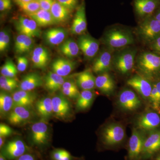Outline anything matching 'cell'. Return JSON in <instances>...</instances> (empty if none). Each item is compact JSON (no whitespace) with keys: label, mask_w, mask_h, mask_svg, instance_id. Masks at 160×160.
I'll list each match as a JSON object with an SVG mask.
<instances>
[{"label":"cell","mask_w":160,"mask_h":160,"mask_svg":"<svg viewBox=\"0 0 160 160\" xmlns=\"http://www.w3.org/2000/svg\"><path fill=\"white\" fill-rule=\"evenodd\" d=\"M76 63L66 58H58L51 65L52 71L61 76L66 77L73 71Z\"/></svg>","instance_id":"44dd1931"},{"label":"cell","mask_w":160,"mask_h":160,"mask_svg":"<svg viewBox=\"0 0 160 160\" xmlns=\"http://www.w3.org/2000/svg\"><path fill=\"white\" fill-rule=\"evenodd\" d=\"M33 44L32 38L25 35L19 34L15 41V52L18 54L29 52L32 49Z\"/></svg>","instance_id":"83f0119b"},{"label":"cell","mask_w":160,"mask_h":160,"mask_svg":"<svg viewBox=\"0 0 160 160\" xmlns=\"http://www.w3.org/2000/svg\"><path fill=\"white\" fill-rule=\"evenodd\" d=\"M136 125L141 131H153L160 125V116L154 112H147L139 117Z\"/></svg>","instance_id":"5bb4252c"},{"label":"cell","mask_w":160,"mask_h":160,"mask_svg":"<svg viewBox=\"0 0 160 160\" xmlns=\"http://www.w3.org/2000/svg\"><path fill=\"white\" fill-rule=\"evenodd\" d=\"M14 131L11 127L3 123L0 125V137L6 138L13 134Z\"/></svg>","instance_id":"b9f144b4"},{"label":"cell","mask_w":160,"mask_h":160,"mask_svg":"<svg viewBox=\"0 0 160 160\" xmlns=\"http://www.w3.org/2000/svg\"><path fill=\"white\" fill-rule=\"evenodd\" d=\"M67 36L66 29L60 27L48 29L43 35L46 43L51 46H59L64 42Z\"/></svg>","instance_id":"ffe728a7"},{"label":"cell","mask_w":160,"mask_h":160,"mask_svg":"<svg viewBox=\"0 0 160 160\" xmlns=\"http://www.w3.org/2000/svg\"><path fill=\"white\" fill-rule=\"evenodd\" d=\"M112 62L111 52L109 50H103L95 59L92 65V71L96 73L107 72L111 68Z\"/></svg>","instance_id":"ac0fdd59"},{"label":"cell","mask_w":160,"mask_h":160,"mask_svg":"<svg viewBox=\"0 0 160 160\" xmlns=\"http://www.w3.org/2000/svg\"><path fill=\"white\" fill-rule=\"evenodd\" d=\"M6 138L0 137V148H2L6 143Z\"/></svg>","instance_id":"681fc988"},{"label":"cell","mask_w":160,"mask_h":160,"mask_svg":"<svg viewBox=\"0 0 160 160\" xmlns=\"http://www.w3.org/2000/svg\"><path fill=\"white\" fill-rule=\"evenodd\" d=\"M96 78L89 70L78 74L76 78L78 86L82 90H92L96 87Z\"/></svg>","instance_id":"4316f807"},{"label":"cell","mask_w":160,"mask_h":160,"mask_svg":"<svg viewBox=\"0 0 160 160\" xmlns=\"http://www.w3.org/2000/svg\"><path fill=\"white\" fill-rule=\"evenodd\" d=\"M104 42L111 49H119L131 45L134 42L131 32L126 29L115 28L107 31L104 38Z\"/></svg>","instance_id":"7a4b0ae2"},{"label":"cell","mask_w":160,"mask_h":160,"mask_svg":"<svg viewBox=\"0 0 160 160\" xmlns=\"http://www.w3.org/2000/svg\"><path fill=\"white\" fill-rule=\"evenodd\" d=\"M32 54L50 60V54H49V52L47 49L42 46L35 48L32 51Z\"/></svg>","instance_id":"ab89813d"},{"label":"cell","mask_w":160,"mask_h":160,"mask_svg":"<svg viewBox=\"0 0 160 160\" xmlns=\"http://www.w3.org/2000/svg\"><path fill=\"white\" fill-rule=\"evenodd\" d=\"M160 149V129L153 130L146 138L143 146L142 158L147 159Z\"/></svg>","instance_id":"9a60e30c"},{"label":"cell","mask_w":160,"mask_h":160,"mask_svg":"<svg viewBox=\"0 0 160 160\" xmlns=\"http://www.w3.org/2000/svg\"><path fill=\"white\" fill-rule=\"evenodd\" d=\"M29 16L34 20L39 27L52 26L57 23L50 11L42 9Z\"/></svg>","instance_id":"f1b7e54d"},{"label":"cell","mask_w":160,"mask_h":160,"mask_svg":"<svg viewBox=\"0 0 160 160\" xmlns=\"http://www.w3.org/2000/svg\"><path fill=\"white\" fill-rule=\"evenodd\" d=\"M158 92V110L160 111V81L155 84Z\"/></svg>","instance_id":"c3c4849f"},{"label":"cell","mask_w":160,"mask_h":160,"mask_svg":"<svg viewBox=\"0 0 160 160\" xmlns=\"http://www.w3.org/2000/svg\"><path fill=\"white\" fill-rule=\"evenodd\" d=\"M155 160H160V154L156 158Z\"/></svg>","instance_id":"db71d44e"},{"label":"cell","mask_w":160,"mask_h":160,"mask_svg":"<svg viewBox=\"0 0 160 160\" xmlns=\"http://www.w3.org/2000/svg\"><path fill=\"white\" fill-rule=\"evenodd\" d=\"M34 112L31 107L16 106L7 116L9 123L15 126H23L31 121Z\"/></svg>","instance_id":"9c48e42d"},{"label":"cell","mask_w":160,"mask_h":160,"mask_svg":"<svg viewBox=\"0 0 160 160\" xmlns=\"http://www.w3.org/2000/svg\"><path fill=\"white\" fill-rule=\"evenodd\" d=\"M61 5L65 6L70 11L74 10L77 7L78 0H57Z\"/></svg>","instance_id":"60d3db41"},{"label":"cell","mask_w":160,"mask_h":160,"mask_svg":"<svg viewBox=\"0 0 160 160\" xmlns=\"http://www.w3.org/2000/svg\"><path fill=\"white\" fill-rule=\"evenodd\" d=\"M10 34L6 30H2L0 32V51H6L9 47L10 43Z\"/></svg>","instance_id":"74e56055"},{"label":"cell","mask_w":160,"mask_h":160,"mask_svg":"<svg viewBox=\"0 0 160 160\" xmlns=\"http://www.w3.org/2000/svg\"><path fill=\"white\" fill-rule=\"evenodd\" d=\"M86 9L84 3L78 7L71 27V32L74 35H82L87 29Z\"/></svg>","instance_id":"e0dca14e"},{"label":"cell","mask_w":160,"mask_h":160,"mask_svg":"<svg viewBox=\"0 0 160 160\" xmlns=\"http://www.w3.org/2000/svg\"><path fill=\"white\" fill-rule=\"evenodd\" d=\"M138 32L145 42H152L160 37V22L155 17L147 18L140 24Z\"/></svg>","instance_id":"8992f818"},{"label":"cell","mask_w":160,"mask_h":160,"mask_svg":"<svg viewBox=\"0 0 160 160\" xmlns=\"http://www.w3.org/2000/svg\"><path fill=\"white\" fill-rule=\"evenodd\" d=\"M35 107L38 114L42 119L47 121L53 115L52 99L49 97H44L35 102Z\"/></svg>","instance_id":"d4e9b609"},{"label":"cell","mask_w":160,"mask_h":160,"mask_svg":"<svg viewBox=\"0 0 160 160\" xmlns=\"http://www.w3.org/2000/svg\"><path fill=\"white\" fill-rule=\"evenodd\" d=\"M152 48L153 50L160 54V37L152 42Z\"/></svg>","instance_id":"7dc6e473"},{"label":"cell","mask_w":160,"mask_h":160,"mask_svg":"<svg viewBox=\"0 0 160 160\" xmlns=\"http://www.w3.org/2000/svg\"><path fill=\"white\" fill-rule=\"evenodd\" d=\"M39 3L40 9L50 11L55 0H38Z\"/></svg>","instance_id":"ee69618b"},{"label":"cell","mask_w":160,"mask_h":160,"mask_svg":"<svg viewBox=\"0 0 160 160\" xmlns=\"http://www.w3.org/2000/svg\"><path fill=\"white\" fill-rule=\"evenodd\" d=\"M159 3V0H134L135 10L140 16H146L152 13Z\"/></svg>","instance_id":"603a6c76"},{"label":"cell","mask_w":160,"mask_h":160,"mask_svg":"<svg viewBox=\"0 0 160 160\" xmlns=\"http://www.w3.org/2000/svg\"><path fill=\"white\" fill-rule=\"evenodd\" d=\"M56 22L58 23L64 22L70 17L71 11L61 5L57 0H55L50 10Z\"/></svg>","instance_id":"4dcf8cb0"},{"label":"cell","mask_w":160,"mask_h":160,"mask_svg":"<svg viewBox=\"0 0 160 160\" xmlns=\"http://www.w3.org/2000/svg\"><path fill=\"white\" fill-rule=\"evenodd\" d=\"M51 160H76L77 158L72 155L69 151L63 149H54L50 152Z\"/></svg>","instance_id":"8d00e7d4"},{"label":"cell","mask_w":160,"mask_h":160,"mask_svg":"<svg viewBox=\"0 0 160 160\" xmlns=\"http://www.w3.org/2000/svg\"><path fill=\"white\" fill-rule=\"evenodd\" d=\"M80 50L87 59H92L97 54L100 44L97 40L88 34L80 36L78 41Z\"/></svg>","instance_id":"7c38bea8"},{"label":"cell","mask_w":160,"mask_h":160,"mask_svg":"<svg viewBox=\"0 0 160 160\" xmlns=\"http://www.w3.org/2000/svg\"><path fill=\"white\" fill-rule=\"evenodd\" d=\"M118 102L121 108L126 111H134L142 104L136 93L130 89L123 90L119 96Z\"/></svg>","instance_id":"4fadbf2b"},{"label":"cell","mask_w":160,"mask_h":160,"mask_svg":"<svg viewBox=\"0 0 160 160\" xmlns=\"http://www.w3.org/2000/svg\"><path fill=\"white\" fill-rule=\"evenodd\" d=\"M32 151L31 147L22 139L16 138L6 142L1 149V154L6 159L15 160L22 155Z\"/></svg>","instance_id":"3957f363"},{"label":"cell","mask_w":160,"mask_h":160,"mask_svg":"<svg viewBox=\"0 0 160 160\" xmlns=\"http://www.w3.org/2000/svg\"><path fill=\"white\" fill-rule=\"evenodd\" d=\"M146 138L141 130L133 128L129 142V160H140L142 158L143 146Z\"/></svg>","instance_id":"ba28073f"},{"label":"cell","mask_w":160,"mask_h":160,"mask_svg":"<svg viewBox=\"0 0 160 160\" xmlns=\"http://www.w3.org/2000/svg\"><path fill=\"white\" fill-rule=\"evenodd\" d=\"M68 79L67 77L61 76L53 72H49L44 79L45 87L48 91L55 92L61 89L64 82Z\"/></svg>","instance_id":"cb8c5ba5"},{"label":"cell","mask_w":160,"mask_h":160,"mask_svg":"<svg viewBox=\"0 0 160 160\" xmlns=\"http://www.w3.org/2000/svg\"><path fill=\"white\" fill-rule=\"evenodd\" d=\"M58 49L63 55L70 59L77 57L80 50L78 42L72 38L65 40L59 45Z\"/></svg>","instance_id":"f546056e"},{"label":"cell","mask_w":160,"mask_h":160,"mask_svg":"<svg viewBox=\"0 0 160 160\" xmlns=\"http://www.w3.org/2000/svg\"><path fill=\"white\" fill-rule=\"evenodd\" d=\"M154 17L160 22V9L157 12Z\"/></svg>","instance_id":"f907efd6"},{"label":"cell","mask_w":160,"mask_h":160,"mask_svg":"<svg viewBox=\"0 0 160 160\" xmlns=\"http://www.w3.org/2000/svg\"><path fill=\"white\" fill-rule=\"evenodd\" d=\"M96 87L106 94L112 93L115 89V83L110 75L107 72L101 73L96 78Z\"/></svg>","instance_id":"484cf974"},{"label":"cell","mask_w":160,"mask_h":160,"mask_svg":"<svg viewBox=\"0 0 160 160\" xmlns=\"http://www.w3.org/2000/svg\"><path fill=\"white\" fill-rule=\"evenodd\" d=\"M102 141L106 146H114L122 142L125 130L119 123H112L106 126L102 132Z\"/></svg>","instance_id":"52a82bcc"},{"label":"cell","mask_w":160,"mask_h":160,"mask_svg":"<svg viewBox=\"0 0 160 160\" xmlns=\"http://www.w3.org/2000/svg\"><path fill=\"white\" fill-rule=\"evenodd\" d=\"M16 2L20 9L28 15L33 14L41 9L38 0H32L27 2H22L18 1Z\"/></svg>","instance_id":"d590c367"},{"label":"cell","mask_w":160,"mask_h":160,"mask_svg":"<svg viewBox=\"0 0 160 160\" xmlns=\"http://www.w3.org/2000/svg\"><path fill=\"white\" fill-rule=\"evenodd\" d=\"M0 160H8L7 159H6V158L4 157V156L2 155V154H1L0 153Z\"/></svg>","instance_id":"f5cc1de1"},{"label":"cell","mask_w":160,"mask_h":160,"mask_svg":"<svg viewBox=\"0 0 160 160\" xmlns=\"http://www.w3.org/2000/svg\"><path fill=\"white\" fill-rule=\"evenodd\" d=\"M18 71L17 67L10 59L7 60L1 68V75L7 77L15 78Z\"/></svg>","instance_id":"e575fe53"},{"label":"cell","mask_w":160,"mask_h":160,"mask_svg":"<svg viewBox=\"0 0 160 160\" xmlns=\"http://www.w3.org/2000/svg\"><path fill=\"white\" fill-rule=\"evenodd\" d=\"M32 1V0H16V1L22 2H30V1Z\"/></svg>","instance_id":"816d5d0a"},{"label":"cell","mask_w":160,"mask_h":160,"mask_svg":"<svg viewBox=\"0 0 160 160\" xmlns=\"http://www.w3.org/2000/svg\"><path fill=\"white\" fill-rule=\"evenodd\" d=\"M11 8V0H0V10L1 12L9 10Z\"/></svg>","instance_id":"f6af8a7d"},{"label":"cell","mask_w":160,"mask_h":160,"mask_svg":"<svg viewBox=\"0 0 160 160\" xmlns=\"http://www.w3.org/2000/svg\"><path fill=\"white\" fill-rule=\"evenodd\" d=\"M14 107L12 95L5 91L0 92V113L1 117L8 116Z\"/></svg>","instance_id":"d6a6232c"},{"label":"cell","mask_w":160,"mask_h":160,"mask_svg":"<svg viewBox=\"0 0 160 160\" xmlns=\"http://www.w3.org/2000/svg\"><path fill=\"white\" fill-rule=\"evenodd\" d=\"M29 141L31 146L40 151H44L49 147L50 129L47 121L42 119L32 125Z\"/></svg>","instance_id":"6da1fadb"},{"label":"cell","mask_w":160,"mask_h":160,"mask_svg":"<svg viewBox=\"0 0 160 160\" xmlns=\"http://www.w3.org/2000/svg\"><path fill=\"white\" fill-rule=\"evenodd\" d=\"M18 84L15 78L7 77L1 75L0 77V87L3 91L7 92H14Z\"/></svg>","instance_id":"836d02e7"},{"label":"cell","mask_w":160,"mask_h":160,"mask_svg":"<svg viewBox=\"0 0 160 160\" xmlns=\"http://www.w3.org/2000/svg\"><path fill=\"white\" fill-rule=\"evenodd\" d=\"M15 26L19 34H24L32 38L39 37L41 31L39 26L33 20L30 18L20 16L15 22Z\"/></svg>","instance_id":"8fae6325"},{"label":"cell","mask_w":160,"mask_h":160,"mask_svg":"<svg viewBox=\"0 0 160 160\" xmlns=\"http://www.w3.org/2000/svg\"><path fill=\"white\" fill-rule=\"evenodd\" d=\"M31 59L35 68L42 69L46 68L49 61V60L33 54H32Z\"/></svg>","instance_id":"f35d334b"},{"label":"cell","mask_w":160,"mask_h":160,"mask_svg":"<svg viewBox=\"0 0 160 160\" xmlns=\"http://www.w3.org/2000/svg\"><path fill=\"white\" fill-rule=\"evenodd\" d=\"M128 86L137 91L144 99L149 98L152 87L148 80L140 75H135L127 82Z\"/></svg>","instance_id":"2e32d148"},{"label":"cell","mask_w":160,"mask_h":160,"mask_svg":"<svg viewBox=\"0 0 160 160\" xmlns=\"http://www.w3.org/2000/svg\"><path fill=\"white\" fill-rule=\"evenodd\" d=\"M44 84V79L38 73L30 72L23 76L19 85V89L31 91Z\"/></svg>","instance_id":"7402d4cb"},{"label":"cell","mask_w":160,"mask_h":160,"mask_svg":"<svg viewBox=\"0 0 160 160\" xmlns=\"http://www.w3.org/2000/svg\"><path fill=\"white\" fill-rule=\"evenodd\" d=\"M28 60L25 57H19L17 59V69L20 72L25 71L28 67Z\"/></svg>","instance_id":"7bdbcfd3"},{"label":"cell","mask_w":160,"mask_h":160,"mask_svg":"<svg viewBox=\"0 0 160 160\" xmlns=\"http://www.w3.org/2000/svg\"><path fill=\"white\" fill-rule=\"evenodd\" d=\"M138 68L147 76L160 71V57L149 52L141 53L137 60Z\"/></svg>","instance_id":"277c9868"},{"label":"cell","mask_w":160,"mask_h":160,"mask_svg":"<svg viewBox=\"0 0 160 160\" xmlns=\"http://www.w3.org/2000/svg\"><path fill=\"white\" fill-rule=\"evenodd\" d=\"M15 160H37L36 156L33 153V152L31 151L27 152L25 154L20 156V157Z\"/></svg>","instance_id":"bcb514c9"},{"label":"cell","mask_w":160,"mask_h":160,"mask_svg":"<svg viewBox=\"0 0 160 160\" xmlns=\"http://www.w3.org/2000/svg\"><path fill=\"white\" fill-rule=\"evenodd\" d=\"M95 95L92 90H82L77 101L76 109L78 110L88 109L93 103Z\"/></svg>","instance_id":"1f68e13d"},{"label":"cell","mask_w":160,"mask_h":160,"mask_svg":"<svg viewBox=\"0 0 160 160\" xmlns=\"http://www.w3.org/2000/svg\"><path fill=\"white\" fill-rule=\"evenodd\" d=\"M52 99L53 115L61 120L69 118L72 114L70 102L62 93L54 96Z\"/></svg>","instance_id":"30bf717a"},{"label":"cell","mask_w":160,"mask_h":160,"mask_svg":"<svg viewBox=\"0 0 160 160\" xmlns=\"http://www.w3.org/2000/svg\"><path fill=\"white\" fill-rule=\"evenodd\" d=\"M14 101V107L16 106L31 107L35 102L37 94L34 92L19 90L13 92L12 94Z\"/></svg>","instance_id":"d6986e66"},{"label":"cell","mask_w":160,"mask_h":160,"mask_svg":"<svg viewBox=\"0 0 160 160\" xmlns=\"http://www.w3.org/2000/svg\"><path fill=\"white\" fill-rule=\"evenodd\" d=\"M137 51L135 49H127L120 51L113 58V65L122 74L129 73L133 68Z\"/></svg>","instance_id":"5b68a950"}]
</instances>
